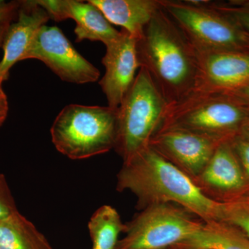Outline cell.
I'll return each mask as SVG.
<instances>
[{
    "label": "cell",
    "mask_w": 249,
    "mask_h": 249,
    "mask_svg": "<svg viewBox=\"0 0 249 249\" xmlns=\"http://www.w3.org/2000/svg\"><path fill=\"white\" fill-rule=\"evenodd\" d=\"M116 178V190L132 193L139 211L152 205L175 204L205 223L219 221L220 202L205 196L189 177L149 145L124 162Z\"/></svg>",
    "instance_id": "1"
},
{
    "label": "cell",
    "mask_w": 249,
    "mask_h": 249,
    "mask_svg": "<svg viewBox=\"0 0 249 249\" xmlns=\"http://www.w3.org/2000/svg\"><path fill=\"white\" fill-rule=\"evenodd\" d=\"M141 67L151 76L167 103L193 91L197 52L161 6L137 42Z\"/></svg>",
    "instance_id": "2"
},
{
    "label": "cell",
    "mask_w": 249,
    "mask_h": 249,
    "mask_svg": "<svg viewBox=\"0 0 249 249\" xmlns=\"http://www.w3.org/2000/svg\"><path fill=\"white\" fill-rule=\"evenodd\" d=\"M249 120V103L233 95L192 91L167 104L159 129H184L231 140L240 134Z\"/></svg>",
    "instance_id": "3"
},
{
    "label": "cell",
    "mask_w": 249,
    "mask_h": 249,
    "mask_svg": "<svg viewBox=\"0 0 249 249\" xmlns=\"http://www.w3.org/2000/svg\"><path fill=\"white\" fill-rule=\"evenodd\" d=\"M118 109L70 104L55 118L52 142L71 160H85L114 149Z\"/></svg>",
    "instance_id": "4"
},
{
    "label": "cell",
    "mask_w": 249,
    "mask_h": 249,
    "mask_svg": "<svg viewBox=\"0 0 249 249\" xmlns=\"http://www.w3.org/2000/svg\"><path fill=\"white\" fill-rule=\"evenodd\" d=\"M167 104L148 72L141 67L118 108L114 150L124 162L148 146L161 124Z\"/></svg>",
    "instance_id": "5"
},
{
    "label": "cell",
    "mask_w": 249,
    "mask_h": 249,
    "mask_svg": "<svg viewBox=\"0 0 249 249\" xmlns=\"http://www.w3.org/2000/svg\"><path fill=\"white\" fill-rule=\"evenodd\" d=\"M160 6L197 52L249 50V37L206 0H160Z\"/></svg>",
    "instance_id": "6"
},
{
    "label": "cell",
    "mask_w": 249,
    "mask_h": 249,
    "mask_svg": "<svg viewBox=\"0 0 249 249\" xmlns=\"http://www.w3.org/2000/svg\"><path fill=\"white\" fill-rule=\"evenodd\" d=\"M204 224L178 205H152L126 223L125 236L119 240L115 249H168L191 237Z\"/></svg>",
    "instance_id": "7"
},
{
    "label": "cell",
    "mask_w": 249,
    "mask_h": 249,
    "mask_svg": "<svg viewBox=\"0 0 249 249\" xmlns=\"http://www.w3.org/2000/svg\"><path fill=\"white\" fill-rule=\"evenodd\" d=\"M36 59L51 69L62 80L75 84L93 83L99 70L75 49L62 31L45 25L34 37L24 60Z\"/></svg>",
    "instance_id": "8"
},
{
    "label": "cell",
    "mask_w": 249,
    "mask_h": 249,
    "mask_svg": "<svg viewBox=\"0 0 249 249\" xmlns=\"http://www.w3.org/2000/svg\"><path fill=\"white\" fill-rule=\"evenodd\" d=\"M223 142L191 131L168 128L159 129L149 146L193 181Z\"/></svg>",
    "instance_id": "9"
},
{
    "label": "cell",
    "mask_w": 249,
    "mask_h": 249,
    "mask_svg": "<svg viewBox=\"0 0 249 249\" xmlns=\"http://www.w3.org/2000/svg\"><path fill=\"white\" fill-rule=\"evenodd\" d=\"M197 57L193 91L229 93L249 84V50L197 52Z\"/></svg>",
    "instance_id": "10"
},
{
    "label": "cell",
    "mask_w": 249,
    "mask_h": 249,
    "mask_svg": "<svg viewBox=\"0 0 249 249\" xmlns=\"http://www.w3.org/2000/svg\"><path fill=\"white\" fill-rule=\"evenodd\" d=\"M231 140L219 144L204 170L194 180L213 200L223 202L249 190V183Z\"/></svg>",
    "instance_id": "11"
},
{
    "label": "cell",
    "mask_w": 249,
    "mask_h": 249,
    "mask_svg": "<svg viewBox=\"0 0 249 249\" xmlns=\"http://www.w3.org/2000/svg\"><path fill=\"white\" fill-rule=\"evenodd\" d=\"M137 42V39L122 29L120 37L106 46L102 60L106 73L99 85L107 98L108 106L114 109L121 106L141 68Z\"/></svg>",
    "instance_id": "12"
},
{
    "label": "cell",
    "mask_w": 249,
    "mask_h": 249,
    "mask_svg": "<svg viewBox=\"0 0 249 249\" xmlns=\"http://www.w3.org/2000/svg\"><path fill=\"white\" fill-rule=\"evenodd\" d=\"M56 22L72 19L76 22V42L85 40L100 41L105 45L117 40L121 36L112 27L102 11L89 1L76 0H36Z\"/></svg>",
    "instance_id": "13"
},
{
    "label": "cell",
    "mask_w": 249,
    "mask_h": 249,
    "mask_svg": "<svg viewBox=\"0 0 249 249\" xmlns=\"http://www.w3.org/2000/svg\"><path fill=\"white\" fill-rule=\"evenodd\" d=\"M50 19L48 13L37 1H19L17 20L10 24L3 40L0 77L9 78L10 70L24 60L37 31Z\"/></svg>",
    "instance_id": "14"
},
{
    "label": "cell",
    "mask_w": 249,
    "mask_h": 249,
    "mask_svg": "<svg viewBox=\"0 0 249 249\" xmlns=\"http://www.w3.org/2000/svg\"><path fill=\"white\" fill-rule=\"evenodd\" d=\"M111 24L139 40L144 29L160 8V0H89Z\"/></svg>",
    "instance_id": "15"
},
{
    "label": "cell",
    "mask_w": 249,
    "mask_h": 249,
    "mask_svg": "<svg viewBox=\"0 0 249 249\" xmlns=\"http://www.w3.org/2000/svg\"><path fill=\"white\" fill-rule=\"evenodd\" d=\"M181 249H249V238L222 221L205 223L186 240L173 246Z\"/></svg>",
    "instance_id": "16"
},
{
    "label": "cell",
    "mask_w": 249,
    "mask_h": 249,
    "mask_svg": "<svg viewBox=\"0 0 249 249\" xmlns=\"http://www.w3.org/2000/svg\"><path fill=\"white\" fill-rule=\"evenodd\" d=\"M0 249H53L45 235L18 211L0 220Z\"/></svg>",
    "instance_id": "17"
},
{
    "label": "cell",
    "mask_w": 249,
    "mask_h": 249,
    "mask_svg": "<svg viewBox=\"0 0 249 249\" xmlns=\"http://www.w3.org/2000/svg\"><path fill=\"white\" fill-rule=\"evenodd\" d=\"M119 213L112 206L104 205L96 210L91 216L88 229L92 249H115L119 236L125 231Z\"/></svg>",
    "instance_id": "18"
},
{
    "label": "cell",
    "mask_w": 249,
    "mask_h": 249,
    "mask_svg": "<svg viewBox=\"0 0 249 249\" xmlns=\"http://www.w3.org/2000/svg\"><path fill=\"white\" fill-rule=\"evenodd\" d=\"M219 221L235 227L249 238V190L220 202Z\"/></svg>",
    "instance_id": "19"
},
{
    "label": "cell",
    "mask_w": 249,
    "mask_h": 249,
    "mask_svg": "<svg viewBox=\"0 0 249 249\" xmlns=\"http://www.w3.org/2000/svg\"><path fill=\"white\" fill-rule=\"evenodd\" d=\"M211 5L232 18L249 37V0L211 1Z\"/></svg>",
    "instance_id": "20"
},
{
    "label": "cell",
    "mask_w": 249,
    "mask_h": 249,
    "mask_svg": "<svg viewBox=\"0 0 249 249\" xmlns=\"http://www.w3.org/2000/svg\"><path fill=\"white\" fill-rule=\"evenodd\" d=\"M16 202L3 174L0 173V220L17 212Z\"/></svg>",
    "instance_id": "21"
},
{
    "label": "cell",
    "mask_w": 249,
    "mask_h": 249,
    "mask_svg": "<svg viewBox=\"0 0 249 249\" xmlns=\"http://www.w3.org/2000/svg\"><path fill=\"white\" fill-rule=\"evenodd\" d=\"M231 142L249 183V139L240 134Z\"/></svg>",
    "instance_id": "22"
},
{
    "label": "cell",
    "mask_w": 249,
    "mask_h": 249,
    "mask_svg": "<svg viewBox=\"0 0 249 249\" xmlns=\"http://www.w3.org/2000/svg\"><path fill=\"white\" fill-rule=\"evenodd\" d=\"M19 7V1H0V24L17 18Z\"/></svg>",
    "instance_id": "23"
},
{
    "label": "cell",
    "mask_w": 249,
    "mask_h": 249,
    "mask_svg": "<svg viewBox=\"0 0 249 249\" xmlns=\"http://www.w3.org/2000/svg\"><path fill=\"white\" fill-rule=\"evenodd\" d=\"M4 81L5 80L0 77V127L4 124L9 112L7 96L2 88V84Z\"/></svg>",
    "instance_id": "24"
},
{
    "label": "cell",
    "mask_w": 249,
    "mask_h": 249,
    "mask_svg": "<svg viewBox=\"0 0 249 249\" xmlns=\"http://www.w3.org/2000/svg\"><path fill=\"white\" fill-rule=\"evenodd\" d=\"M229 94L233 95L236 97L240 98L242 101L249 103V84L247 86L244 87L242 89L234 91V92L229 93Z\"/></svg>",
    "instance_id": "25"
},
{
    "label": "cell",
    "mask_w": 249,
    "mask_h": 249,
    "mask_svg": "<svg viewBox=\"0 0 249 249\" xmlns=\"http://www.w3.org/2000/svg\"><path fill=\"white\" fill-rule=\"evenodd\" d=\"M11 22H12V21H8V22L0 24V47H1V46H2L3 40H4L5 34H6V31H7L10 24L12 23Z\"/></svg>",
    "instance_id": "26"
},
{
    "label": "cell",
    "mask_w": 249,
    "mask_h": 249,
    "mask_svg": "<svg viewBox=\"0 0 249 249\" xmlns=\"http://www.w3.org/2000/svg\"><path fill=\"white\" fill-rule=\"evenodd\" d=\"M240 134L245 137L246 138L249 139V120L248 122L245 124V125L244 126L243 128H242V131H241Z\"/></svg>",
    "instance_id": "27"
},
{
    "label": "cell",
    "mask_w": 249,
    "mask_h": 249,
    "mask_svg": "<svg viewBox=\"0 0 249 249\" xmlns=\"http://www.w3.org/2000/svg\"><path fill=\"white\" fill-rule=\"evenodd\" d=\"M166 249H181L178 248V247H170V248Z\"/></svg>",
    "instance_id": "28"
}]
</instances>
